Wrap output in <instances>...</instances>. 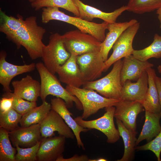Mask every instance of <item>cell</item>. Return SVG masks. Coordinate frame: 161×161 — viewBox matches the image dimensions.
Masks as SVG:
<instances>
[{
    "label": "cell",
    "mask_w": 161,
    "mask_h": 161,
    "mask_svg": "<svg viewBox=\"0 0 161 161\" xmlns=\"http://www.w3.org/2000/svg\"><path fill=\"white\" fill-rule=\"evenodd\" d=\"M148 89V75L145 71L136 82L133 83L127 80L122 85L121 100L138 101L142 104L145 98Z\"/></svg>",
    "instance_id": "d6986e66"
},
{
    "label": "cell",
    "mask_w": 161,
    "mask_h": 161,
    "mask_svg": "<svg viewBox=\"0 0 161 161\" xmlns=\"http://www.w3.org/2000/svg\"><path fill=\"white\" fill-rule=\"evenodd\" d=\"M51 109V104L43 101L40 106H36L22 116L19 123L21 126L40 124Z\"/></svg>",
    "instance_id": "484cf974"
},
{
    "label": "cell",
    "mask_w": 161,
    "mask_h": 161,
    "mask_svg": "<svg viewBox=\"0 0 161 161\" xmlns=\"http://www.w3.org/2000/svg\"><path fill=\"white\" fill-rule=\"evenodd\" d=\"M66 138L62 135L43 138L37 154V161H56L63 156Z\"/></svg>",
    "instance_id": "5bb4252c"
},
{
    "label": "cell",
    "mask_w": 161,
    "mask_h": 161,
    "mask_svg": "<svg viewBox=\"0 0 161 161\" xmlns=\"http://www.w3.org/2000/svg\"><path fill=\"white\" fill-rule=\"evenodd\" d=\"M2 97H11L13 99L12 108L22 115L37 106L36 102L24 100L15 95L11 92H5Z\"/></svg>",
    "instance_id": "d6a6232c"
},
{
    "label": "cell",
    "mask_w": 161,
    "mask_h": 161,
    "mask_svg": "<svg viewBox=\"0 0 161 161\" xmlns=\"http://www.w3.org/2000/svg\"><path fill=\"white\" fill-rule=\"evenodd\" d=\"M73 1L78 9L79 17L88 21H91L94 18H99L109 23H114L123 12L128 10L127 6L124 5L112 12L106 13L86 4L80 0Z\"/></svg>",
    "instance_id": "2e32d148"
},
{
    "label": "cell",
    "mask_w": 161,
    "mask_h": 161,
    "mask_svg": "<svg viewBox=\"0 0 161 161\" xmlns=\"http://www.w3.org/2000/svg\"><path fill=\"white\" fill-rule=\"evenodd\" d=\"M70 55L65 47L62 35L56 33L50 36L48 44L43 48L41 58L48 70L55 74Z\"/></svg>",
    "instance_id": "8992f818"
},
{
    "label": "cell",
    "mask_w": 161,
    "mask_h": 161,
    "mask_svg": "<svg viewBox=\"0 0 161 161\" xmlns=\"http://www.w3.org/2000/svg\"><path fill=\"white\" fill-rule=\"evenodd\" d=\"M140 27L138 21L125 30L120 35L113 44V52L105 62L104 72L116 61L132 54L134 50L132 44L134 39Z\"/></svg>",
    "instance_id": "9c48e42d"
},
{
    "label": "cell",
    "mask_w": 161,
    "mask_h": 161,
    "mask_svg": "<svg viewBox=\"0 0 161 161\" xmlns=\"http://www.w3.org/2000/svg\"><path fill=\"white\" fill-rule=\"evenodd\" d=\"M122 64L121 59L116 61L107 75L97 80L84 81L83 88L95 91L106 98L121 100L122 85L120 72Z\"/></svg>",
    "instance_id": "277c9868"
},
{
    "label": "cell",
    "mask_w": 161,
    "mask_h": 161,
    "mask_svg": "<svg viewBox=\"0 0 161 161\" xmlns=\"http://www.w3.org/2000/svg\"><path fill=\"white\" fill-rule=\"evenodd\" d=\"M13 100L11 97H2L0 100V112H6L12 108Z\"/></svg>",
    "instance_id": "d590c367"
},
{
    "label": "cell",
    "mask_w": 161,
    "mask_h": 161,
    "mask_svg": "<svg viewBox=\"0 0 161 161\" xmlns=\"http://www.w3.org/2000/svg\"><path fill=\"white\" fill-rule=\"evenodd\" d=\"M88 156L86 155H79L75 154L71 157L64 158L63 156L58 158L56 161H89V160Z\"/></svg>",
    "instance_id": "8d00e7d4"
},
{
    "label": "cell",
    "mask_w": 161,
    "mask_h": 161,
    "mask_svg": "<svg viewBox=\"0 0 161 161\" xmlns=\"http://www.w3.org/2000/svg\"><path fill=\"white\" fill-rule=\"evenodd\" d=\"M146 71L148 78V89L142 104L145 111L155 114H160L161 110L155 81L157 75L155 71L152 67L148 68Z\"/></svg>",
    "instance_id": "603a6c76"
},
{
    "label": "cell",
    "mask_w": 161,
    "mask_h": 161,
    "mask_svg": "<svg viewBox=\"0 0 161 161\" xmlns=\"http://www.w3.org/2000/svg\"><path fill=\"white\" fill-rule=\"evenodd\" d=\"M10 140L15 147H30L35 145L42 137L40 124H37L27 127H18L9 132Z\"/></svg>",
    "instance_id": "9a60e30c"
},
{
    "label": "cell",
    "mask_w": 161,
    "mask_h": 161,
    "mask_svg": "<svg viewBox=\"0 0 161 161\" xmlns=\"http://www.w3.org/2000/svg\"><path fill=\"white\" fill-rule=\"evenodd\" d=\"M6 52L1 50L0 52V83L5 92H12L10 84L12 79L16 76L33 71L36 68L34 63L22 65L10 63L6 60Z\"/></svg>",
    "instance_id": "7c38bea8"
},
{
    "label": "cell",
    "mask_w": 161,
    "mask_h": 161,
    "mask_svg": "<svg viewBox=\"0 0 161 161\" xmlns=\"http://www.w3.org/2000/svg\"><path fill=\"white\" fill-rule=\"evenodd\" d=\"M132 55L136 58L142 61H148L151 58H161V36L155 34L152 43L143 49L134 50Z\"/></svg>",
    "instance_id": "4316f807"
},
{
    "label": "cell",
    "mask_w": 161,
    "mask_h": 161,
    "mask_svg": "<svg viewBox=\"0 0 161 161\" xmlns=\"http://www.w3.org/2000/svg\"><path fill=\"white\" fill-rule=\"evenodd\" d=\"M114 117L120 120L128 128L136 131V119L138 114L145 110L138 101L121 100L115 106Z\"/></svg>",
    "instance_id": "4fadbf2b"
},
{
    "label": "cell",
    "mask_w": 161,
    "mask_h": 161,
    "mask_svg": "<svg viewBox=\"0 0 161 161\" xmlns=\"http://www.w3.org/2000/svg\"><path fill=\"white\" fill-rule=\"evenodd\" d=\"M77 62L84 81L95 80L104 72L105 62L100 51L78 55Z\"/></svg>",
    "instance_id": "30bf717a"
},
{
    "label": "cell",
    "mask_w": 161,
    "mask_h": 161,
    "mask_svg": "<svg viewBox=\"0 0 161 161\" xmlns=\"http://www.w3.org/2000/svg\"><path fill=\"white\" fill-rule=\"evenodd\" d=\"M127 10L142 14L157 10L161 7V0H128Z\"/></svg>",
    "instance_id": "f546056e"
},
{
    "label": "cell",
    "mask_w": 161,
    "mask_h": 161,
    "mask_svg": "<svg viewBox=\"0 0 161 161\" xmlns=\"http://www.w3.org/2000/svg\"><path fill=\"white\" fill-rule=\"evenodd\" d=\"M78 55L71 54L69 58L58 69L60 80L67 85L80 87L84 82L77 62Z\"/></svg>",
    "instance_id": "e0dca14e"
},
{
    "label": "cell",
    "mask_w": 161,
    "mask_h": 161,
    "mask_svg": "<svg viewBox=\"0 0 161 161\" xmlns=\"http://www.w3.org/2000/svg\"><path fill=\"white\" fill-rule=\"evenodd\" d=\"M138 22L136 19H133L129 21L109 23L107 30L108 32L105 38L102 42L100 52L104 62L108 58L110 49L121 33L126 29Z\"/></svg>",
    "instance_id": "7402d4cb"
},
{
    "label": "cell",
    "mask_w": 161,
    "mask_h": 161,
    "mask_svg": "<svg viewBox=\"0 0 161 161\" xmlns=\"http://www.w3.org/2000/svg\"><path fill=\"white\" fill-rule=\"evenodd\" d=\"M155 81L158 93L159 103L161 110L160 114L161 116V78L156 75L155 78Z\"/></svg>",
    "instance_id": "74e56055"
},
{
    "label": "cell",
    "mask_w": 161,
    "mask_h": 161,
    "mask_svg": "<svg viewBox=\"0 0 161 161\" xmlns=\"http://www.w3.org/2000/svg\"><path fill=\"white\" fill-rule=\"evenodd\" d=\"M41 140L34 146L26 148L15 146L17 153L15 155V161H37V154Z\"/></svg>",
    "instance_id": "836d02e7"
},
{
    "label": "cell",
    "mask_w": 161,
    "mask_h": 161,
    "mask_svg": "<svg viewBox=\"0 0 161 161\" xmlns=\"http://www.w3.org/2000/svg\"><path fill=\"white\" fill-rule=\"evenodd\" d=\"M51 109L57 112L62 118L66 124L72 129L76 137L78 146L85 150L84 145L80 137L81 132H86L89 130L79 125L73 119V116L68 110L66 104L62 99L56 97L51 100Z\"/></svg>",
    "instance_id": "ffe728a7"
},
{
    "label": "cell",
    "mask_w": 161,
    "mask_h": 161,
    "mask_svg": "<svg viewBox=\"0 0 161 161\" xmlns=\"http://www.w3.org/2000/svg\"><path fill=\"white\" fill-rule=\"evenodd\" d=\"M38 0H28V1L31 3L33 2H35L36 1H37Z\"/></svg>",
    "instance_id": "b9f144b4"
},
{
    "label": "cell",
    "mask_w": 161,
    "mask_h": 161,
    "mask_svg": "<svg viewBox=\"0 0 161 161\" xmlns=\"http://www.w3.org/2000/svg\"><path fill=\"white\" fill-rule=\"evenodd\" d=\"M116 123L124 146L123 156L117 161H131L134 157L136 142L137 139L136 137L137 132L127 128L118 119H116Z\"/></svg>",
    "instance_id": "cb8c5ba5"
},
{
    "label": "cell",
    "mask_w": 161,
    "mask_h": 161,
    "mask_svg": "<svg viewBox=\"0 0 161 161\" xmlns=\"http://www.w3.org/2000/svg\"><path fill=\"white\" fill-rule=\"evenodd\" d=\"M42 9L41 21L43 23H47L52 20L61 21L75 26L81 31L92 35L101 42L105 38V31L109 24L107 22L97 23L79 17L71 16L60 11L57 7H47Z\"/></svg>",
    "instance_id": "7a4b0ae2"
},
{
    "label": "cell",
    "mask_w": 161,
    "mask_h": 161,
    "mask_svg": "<svg viewBox=\"0 0 161 161\" xmlns=\"http://www.w3.org/2000/svg\"><path fill=\"white\" fill-rule=\"evenodd\" d=\"M145 121L142 130L136 142V146L146 140L148 142L155 137L161 131L160 114H155L145 111Z\"/></svg>",
    "instance_id": "d4e9b609"
},
{
    "label": "cell",
    "mask_w": 161,
    "mask_h": 161,
    "mask_svg": "<svg viewBox=\"0 0 161 161\" xmlns=\"http://www.w3.org/2000/svg\"><path fill=\"white\" fill-rule=\"evenodd\" d=\"M122 61L120 72L122 85L127 80L137 81L148 69L154 66L153 64L138 59L132 54L124 57Z\"/></svg>",
    "instance_id": "ac0fdd59"
},
{
    "label": "cell",
    "mask_w": 161,
    "mask_h": 161,
    "mask_svg": "<svg viewBox=\"0 0 161 161\" xmlns=\"http://www.w3.org/2000/svg\"><path fill=\"white\" fill-rule=\"evenodd\" d=\"M107 160L104 158L100 157L97 159H89V161H106Z\"/></svg>",
    "instance_id": "ab89813d"
},
{
    "label": "cell",
    "mask_w": 161,
    "mask_h": 161,
    "mask_svg": "<svg viewBox=\"0 0 161 161\" xmlns=\"http://www.w3.org/2000/svg\"><path fill=\"white\" fill-rule=\"evenodd\" d=\"M67 90L80 100L83 106L81 117L85 120L95 114L100 109L115 106L120 100L109 98L98 94L95 90L67 85Z\"/></svg>",
    "instance_id": "5b68a950"
},
{
    "label": "cell",
    "mask_w": 161,
    "mask_h": 161,
    "mask_svg": "<svg viewBox=\"0 0 161 161\" xmlns=\"http://www.w3.org/2000/svg\"><path fill=\"white\" fill-rule=\"evenodd\" d=\"M135 149L138 151L150 150L154 154L157 160L161 161V131L155 138L144 145L135 147Z\"/></svg>",
    "instance_id": "e575fe53"
},
{
    "label": "cell",
    "mask_w": 161,
    "mask_h": 161,
    "mask_svg": "<svg viewBox=\"0 0 161 161\" xmlns=\"http://www.w3.org/2000/svg\"><path fill=\"white\" fill-rule=\"evenodd\" d=\"M14 89L13 93L24 100L36 102L40 97L41 83L27 75L19 80H15L12 83Z\"/></svg>",
    "instance_id": "44dd1931"
},
{
    "label": "cell",
    "mask_w": 161,
    "mask_h": 161,
    "mask_svg": "<svg viewBox=\"0 0 161 161\" xmlns=\"http://www.w3.org/2000/svg\"><path fill=\"white\" fill-rule=\"evenodd\" d=\"M10 141L9 132L0 128V161H15L17 150Z\"/></svg>",
    "instance_id": "4dcf8cb0"
},
{
    "label": "cell",
    "mask_w": 161,
    "mask_h": 161,
    "mask_svg": "<svg viewBox=\"0 0 161 161\" xmlns=\"http://www.w3.org/2000/svg\"><path fill=\"white\" fill-rule=\"evenodd\" d=\"M36 20L34 16L27 18L18 30L6 37L16 44L18 49L23 47L33 60L41 58L42 49L45 45L42 40L46 30L38 25Z\"/></svg>",
    "instance_id": "6da1fadb"
},
{
    "label": "cell",
    "mask_w": 161,
    "mask_h": 161,
    "mask_svg": "<svg viewBox=\"0 0 161 161\" xmlns=\"http://www.w3.org/2000/svg\"><path fill=\"white\" fill-rule=\"evenodd\" d=\"M115 109L114 106L105 108L106 112L103 115L94 120H86L81 116H77L74 119L78 124L83 128L89 130L95 129L102 132L106 136L107 143H114L118 140L120 136L114 122Z\"/></svg>",
    "instance_id": "ba28073f"
},
{
    "label": "cell",
    "mask_w": 161,
    "mask_h": 161,
    "mask_svg": "<svg viewBox=\"0 0 161 161\" xmlns=\"http://www.w3.org/2000/svg\"><path fill=\"white\" fill-rule=\"evenodd\" d=\"M32 7L36 10L44 7H55L63 8L79 17L78 9L73 0H39L31 3Z\"/></svg>",
    "instance_id": "83f0119b"
},
{
    "label": "cell",
    "mask_w": 161,
    "mask_h": 161,
    "mask_svg": "<svg viewBox=\"0 0 161 161\" xmlns=\"http://www.w3.org/2000/svg\"><path fill=\"white\" fill-rule=\"evenodd\" d=\"M65 47L69 53L78 55L100 51L102 42L92 35L79 30L62 35Z\"/></svg>",
    "instance_id": "52a82bcc"
},
{
    "label": "cell",
    "mask_w": 161,
    "mask_h": 161,
    "mask_svg": "<svg viewBox=\"0 0 161 161\" xmlns=\"http://www.w3.org/2000/svg\"><path fill=\"white\" fill-rule=\"evenodd\" d=\"M36 68L40 77V97L43 102L46 101L48 95H52L64 100L68 108H72L74 103L78 110H83L82 105L80 100L62 86L55 74L50 72L43 63L40 62L36 63Z\"/></svg>",
    "instance_id": "3957f363"
},
{
    "label": "cell",
    "mask_w": 161,
    "mask_h": 161,
    "mask_svg": "<svg viewBox=\"0 0 161 161\" xmlns=\"http://www.w3.org/2000/svg\"><path fill=\"white\" fill-rule=\"evenodd\" d=\"M157 69L158 71V72L161 74V65H159L157 67Z\"/></svg>",
    "instance_id": "60d3db41"
},
{
    "label": "cell",
    "mask_w": 161,
    "mask_h": 161,
    "mask_svg": "<svg viewBox=\"0 0 161 161\" xmlns=\"http://www.w3.org/2000/svg\"><path fill=\"white\" fill-rule=\"evenodd\" d=\"M42 137L55 136V132L66 138L74 139L75 135L72 129L66 124L61 116L52 109L40 123Z\"/></svg>",
    "instance_id": "8fae6325"
},
{
    "label": "cell",
    "mask_w": 161,
    "mask_h": 161,
    "mask_svg": "<svg viewBox=\"0 0 161 161\" xmlns=\"http://www.w3.org/2000/svg\"><path fill=\"white\" fill-rule=\"evenodd\" d=\"M24 20L22 16L18 14L17 17L7 15L0 10V31L7 37L13 33L22 25Z\"/></svg>",
    "instance_id": "f1b7e54d"
},
{
    "label": "cell",
    "mask_w": 161,
    "mask_h": 161,
    "mask_svg": "<svg viewBox=\"0 0 161 161\" xmlns=\"http://www.w3.org/2000/svg\"><path fill=\"white\" fill-rule=\"evenodd\" d=\"M156 13L160 22V28L161 29V7L157 10Z\"/></svg>",
    "instance_id": "f35d334b"
},
{
    "label": "cell",
    "mask_w": 161,
    "mask_h": 161,
    "mask_svg": "<svg viewBox=\"0 0 161 161\" xmlns=\"http://www.w3.org/2000/svg\"><path fill=\"white\" fill-rule=\"evenodd\" d=\"M22 116L12 108L6 112H0V128L8 132L13 130L18 127Z\"/></svg>",
    "instance_id": "1f68e13d"
}]
</instances>
